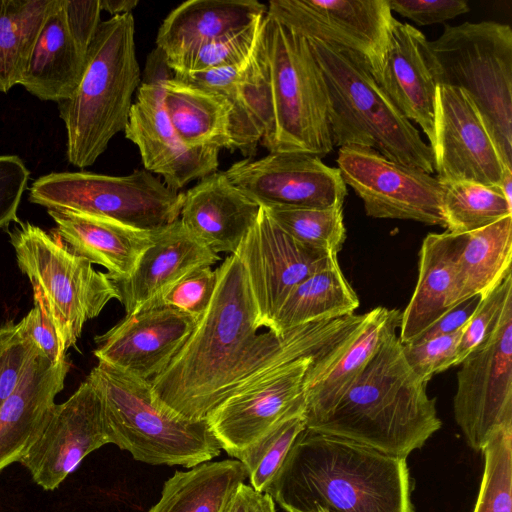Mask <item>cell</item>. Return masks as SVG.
Wrapping results in <instances>:
<instances>
[{
	"label": "cell",
	"instance_id": "53",
	"mask_svg": "<svg viewBox=\"0 0 512 512\" xmlns=\"http://www.w3.org/2000/svg\"><path fill=\"white\" fill-rule=\"evenodd\" d=\"M264 512H276L275 503L270 505Z\"/></svg>",
	"mask_w": 512,
	"mask_h": 512
},
{
	"label": "cell",
	"instance_id": "22",
	"mask_svg": "<svg viewBox=\"0 0 512 512\" xmlns=\"http://www.w3.org/2000/svg\"><path fill=\"white\" fill-rule=\"evenodd\" d=\"M401 313L376 307L328 352L315 359L303 381L308 427L325 416L362 374L384 339L397 332Z\"/></svg>",
	"mask_w": 512,
	"mask_h": 512
},
{
	"label": "cell",
	"instance_id": "43",
	"mask_svg": "<svg viewBox=\"0 0 512 512\" xmlns=\"http://www.w3.org/2000/svg\"><path fill=\"white\" fill-rule=\"evenodd\" d=\"M463 328L451 334L402 344L407 363L422 382L427 384L435 374L456 366Z\"/></svg>",
	"mask_w": 512,
	"mask_h": 512
},
{
	"label": "cell",
	"instance_id": "7",
	"mask_svg": "<svg viewBox=\"0 0 512 512\" xmlns=\"http://www.w3.org/2000/svg\"><path fill=\"white\" fill-rule=\"evenodd\" d=\"M21 272L29 279L38 306L51 323L62 355L75 345L84 324L109 301L120 300L116 283L74 253L56 233L31 222H17L9 232Z\"/></svg>",
	"mask_w": 512,
	"mask_h": 512
},
{
	"label": "cell",
	"instance_id": "52",
	"mask_svg": "<svg viewBox=\"0 0 512 512\" xmlns=\"http://www.w3.org/2000/svg\"><path fill=\"white\" fill-rule=\"evenodd\" d=\"M313 512H333V511L328 510L326 508L317 507V508H315V510Z\"/></svg>",
	"mask_w": 512,
	"mask_h": 512
},
{
	"label": "cell",
	"instance_id": "4",
	"mask_svg": "<svg viewBox=\"0 0 512 512\" xmlns=\"http://www.w3.org/2000/svg\"><path fill=\"white\" fill-rule=\"evenodd\" d=\"M135 48L131 13L101 21L77 88L58 103L67 132V158L74 166H91L124 131L133 93L141 84Z\"/></svg>",
	"mask_w": 512,
	"mask_h": 512
},
{
	"label": "cell",
	"instance_id": "35",
	"mask_svg": "<svg viewBox=\"0 0 512 512\" xmlns=\"http://www.w3.org/2000/svg\"><path fill=\"white\" fill-rule=\"evenodd\" d=\"M57 0H0V92L20 84L41 28Z\"/></svg>",
	"mask_w": 512,
	"mask_h": 512
},
{
	"label": "cell",
	"instance_id": "1",
	"mask_svg": "<svg viewBox=\"0 0 512 512\" xmlns=\"http://www.w3.org/2000/svg\"><path fill=\"white\" fill-rule=\"evenodd\" d=\"M212 301L169 366L150 381L155 401L189 420H205L226 399L291 362L320 357L364 318L352 314L278 335L258 332L246 272L231 254L217 268Z\"/></svg>",
	"mask_w": 512,
	"mask_h": 512
},
{
	"label": "cell",
	"instance_id": "25",
	"mask_svg": "<svg viewBox=\"0 0 512 512\" xmlns=\"http://www.w3.org/2000/svg\"><path fill=\"white\" fill-rule=\"evenodd\" d=\"M260 205L215 171L183 193L179 220L214 253H235L257 219Z\"/></svg>",
	"mask_w": 512,
	"mask_h": 512
},
{
	"label": "cell",
	"instance_id": "19",
	"mask_svg": "<svg viewBox=\"0 0 512 512\" xmlns=\"http://www.w3.org/2000/svg\"><path fill=\"white\" fill-rule=\"evenodd\" d=\"M163 79L140 84L124 133L137 146L144 169L162 176L169 188L179 191L217 171L220 149L189 148L182 143L164 107Z\"/></svg>",
	"mask_w": 512,
	"mask_h": 512
},
{
	"label": "cell",
	"instance_id": "13",
	"mask_svg": "<svg viewBox=\"0 0 512 512\" xmlns=\"http://www.w3.org/2000/svg\"><path fill=\"white\" fill-rule=\"evenodd\" d=\"M234 255L246 272L257 323L269 331L290 292L310 275L338 261L337 255L314 250L293 239L263 206Z\"/></svg>",
	"mask_w": 512,
	"mask_h": 512
},
{
	"label": "cell",
	"instance_id": "37",
	"mask_svg": "<svg viewBox=\"0 0 512 512\" xmlns=\"http://www.w3.org/2000/svg\"><path fill=\"white\" fill-rule=\"evenodd\" d=\"M304 396L235 458L246 468L251 487L266 493L298 435L305 430Z\"/></svg>",
	"mask_w": 512,
	"mask_h": 512
},
{
	"label": "cell",
	"instance_id": "31",
	"mask_svg": "<svg viewBox=\"0 0 512 512\" xmlns=\"http://www.w3.org/2000/svg\"><path fill=\"white\" fill-rule=\"evenodd\" d=\"M163 102L184 145L230 150V108L223 97L173 76L163 79Z\"/></svg>",
	"mask_w": 512,
	"mask_h": 512
},
{
	"label": "cell",
	"instance_id": "14",
	"mask_svg": "<svg viewBox=\"0 0 512 512\" xmlns=\"http://www.w3.org/2000/svg\"><path fill=\"white\" fill-rule=\"evenodd\" d=\"M266 13L307 39L363 58L374 76L394 18L388 0H272Z\"/></svg>",
	"mask_w": 512,
	"mask_h": 512
},
{
	"label": "cell",
	"instance_id": "8",
	"mask_svg": "<svg viewBox=\"0 0 512 512\" xmlns=\"http://www.w3.org/2000/svg\"><path fill=\"white\" fill-rule=\"evenodd\" d=\"M262 37L273 110L272 130L263 145L269 152L325 157L334 146L328 93L308 39L267 13Z\"/></svg>",
	"mask_w": 512,
	"mask_h": 512
},
{
	"label": "cell",
	"instance_id": "29",
	"mask_svg": "<svg viewBox=\"0 0 512 512\" xmlns=\"http://www.w3.org/2000/svg\"><path fill=\"white\" fill-rule=\"evenodd\" d=\"M56 234L77 255L107 269L115 282L126 280L152 243V232L118 221L68 210H47Z\"/></svg>",
	"mask_w": 512,
	"mask_h": 512
},
{
	"label": "cell",
	"instance_id": "41",
	"mask_svg": "<svg viewBox=\"0 0 512 512\" xmlns=\"http://www.w3.org/2000/svg\"><path fill=\"white\" fill-rule=\"evenodd\" d=\"M510 298H512V272L482 297L476 311L464 326L457 347L456 365H460L484 341Z\"/></svg>",
	"mask_w": 512,
	"mask_h": 512
},
{
	"label": "cell",
	"instance_id": "45",
	"mask_svg": "<svg viewBox=\"0 0 512 512\" xmlns=\"http://www.w3.org/2000/svg\"><path fill=\"white\" fill-rule=\"evenodd\" d=\"M30 171L17 155H0V229L19 222L17 211Z\"/></svg>",
	"mask_w": 512,
	"mask_h": 512
},
{
	"label": "cell",
	"instance_id": "24",
	"mask_svg": "<svg viewBox=\"0 0 512 512\" xmlns=\"http://www.w3.org/2000/svg\"><path fill=\"white\" fill-rule=\"evenodd\" d=\"M221 260L180 222L152 232L133 273L116 283L126 314L156 307L165 291L190 271Z\"/></svg>",
	"mask_w": 512,
	"mask_h": 512
},
{
	"label": "cell",
	"instance_id": "33",
	"mask_svg": "<svg viewBox=\"0 0 512 512\" xmlns=\"http://www.w3.org/2000/svg\"><path fill=\"white\" fill-rule=\"evenodd\" d=\"M512 216L462 233L457 259L458 303L485 296L511 271Z\"/></svg>",
	"mask_w": 512,
	"mask_h": 512
},
{
	"label": "cell",
	"instance_id": "30",
	"mask_svg": "<svg viewBox=\"0 0 512 512\" xmlns=\"http://www.w3.org/2000/svg\"><path fill=\"white\" fill-rule=\"evenodd\" d=\"M256 0H190L173 9L162 22L156 45L165 64L201 46L238 31L266 14Z\"/></svg>",
	"mask_w": 512,
	"mask_h": 512
},
{
	"label": "cell",
	"instance_id": "49",
	"mask_svg": "<svg viewBox=\"0 0 512 512\" xmlns=\"http://www.w3.org/2000/svg\"><path fill=\"white\" fill-rule=\"evenodd\" d=\"M275 501L267 493H260L251 486L240 484L225 512H264Z\"/></svg>",
	"mask_w": 512,
	"mask_h": 512
},
{
	"label": "cell",
	"instance_id": "51",
	"mask_svg": "<svg viewBox=\"0 0 512 512\" xmlns=\"http://www.w3.org/2000/svg\"><path fill=\"white\" fill-rule=\"evenodd\" d=\"M498 187L508 203L512 204V170L505 172Z\"/></svg>",
	"mask_w": 512,
	"mask_h": 512
},
{
	"label": "cell",
	"instance_id": "36",
	"mask_svg": "<svg viewBox=\"0 0 512 512\" xmlns=\"http://www.w3.org/2000/svg\"><path fill=\"white\" fill-rule=\"evenodd\" d=\"M443 184L445 228L450 233L471 232L512 216V204L508 203L498 186L489 187L470 181Z\"/></svg>",
	"mask_w": 512,
	"mask_h": 512
},
{
	"label": "cell",
	"instance_id": "34",
	"mask_svg": "<svg viewBox=\"0 0 512 512\" xmlns=\"http://www.w3.org/2000/svg\"><path fill=\"white\" fill-rule=\"evenodd\" d=\"M359 299L338 261L299 283L281 305L272 332L281 335L297 326L354 314Z\"/></svg>",
	"mask_w": 512,
	"mask_h": 512
},
{
	"label": "cell",
	"instance_id": "42",
	"mask_svg": "<svg viewBox=\"0 0 512 512\" xmlns=\"http://www.w3.org/2000/svg\"><path fill=\"white\" fill-rule=\"evenodd\" d=\"M217 281V269L196 268L170 286L156 307L169 306L199 320L212 301Z\"/></svg>",
	"mask_w": 512,
	"mask_h": 512
},
{
	"label": "cell",
	"instance_id": "38",
	"mask_svg": "<svg viewBox=\"0 0 512 512\" xmlns=\"http://www.w3.org/2000/svg\"><path fill=\"white\" fill-rule=\"evenodd\" d=\"M265 209L283 231L301 244L330 255H338L342 249L346 240L343 206Z\"/></svg>",
	"mask_w": 512,
	"mask_h": 512
},
{
	"label": "cell",
	"instance_id": "5",
	"mask_svg": "<svg viewBox=\"0 0 512 512\" xmlns=\"http://www.w3.org/2000/svg\"><path fill=\"white\" fill-rule=\"evenodd\" d=\"M323 73L333 145L370 148L393 162L434 173L431 147L356 54L308 39Z\"/></svg>",
	"mask_w": 512,
	"mask_h": 512
},
{
	"label": "cell",
	"instance_id": "32",
	"mask_svg": "<svg viewBox=\"0 0 512 512\" xmlns=\"http://www.w3.org/2000/svg\"><path fill=\"white\" fill-rule=\"evenodd\" d=\"M246 478V468L237 459L209 461L185 472L176 471L148 512H225Z\"/></svg>",
	"mask_w": 512,
	"mask_h": 512
},
{
	"label": "cell",
	"instance_id": "12",
	"mask_svg": "<svg viewBox=\"0 0 512 512\" xmlns=\"http://www.w3.org/2000/svg\"><path fill=\"white\" fill-rule=\"evenodd\" d=\"M337 164L345 184L362 199L368 216L446 227L444 184L436 176L356 146L340 147Z\"/></svg>",
	"mask_w": 512,
	"mask_h": 512
},
{
	"label": "cell",
	"instance_id": "17",
	"mask_svg": "<svg viewBox=\"0 0 512 512\" xmlns=\"http://www.w3.org/2000/svg\"><path fill=\"white\" fill-rule=\"evenodd\" d=\"M100 398L85 380L52 413L21 463L33 481L52 491L75 471L91 452L109 444Z\"/></svg>",
	"mask_w": 512,
	"mask_h": 512
},
{
	"label": "cell",
	"instance_id": "9",
	"mask_svg": "<svg viewBox=\"0 0 512 512\" xmlns=\"http://www.w3.org/2000/svg\"><path fill=\"white\" fill-rule=\"evenodd\" d=\"M437 83L463 90L512 169V29L495 21L444 25L429 41Z\"/></svg>",
	"mask_w": 512,
	"mask_h": 512
},
{
	"label": "cell",
	"instance_id": "16",
	"mask_svg": "<svg viewBox=\"0 0 512 512\" xmlns=\"http://www.w3.org/2000/svg\"><path fill=\"white\" fill-rule=\"evenodd\" d=\"M434 172L441 183L470 181L497 187L505 166L482 117L461 89L436 87Z\"/></svg>",
	"mask_w": 512,
	"mask_h": 512
},
{
	"label": "cell",
	"instance_id": "3",
	"mask_svg": "<svg viewBox=\"0 0 512 512\" xmlns=\"http://www.w3.org/2000/svg\"><path fill=\"white\" fill-rule=\"evenodd\" d=\"M402 346L397 332L388 335L338 403L306 428L401 458L421 448L442 422Z\"/></svg>",
	"mask_w": 512,
	"mask_h": 512
},
{
	"label": "cell",
	"instance_id": "39",
	"mask_svg": "<svg viewBox=\"0 0 512 512\" xmlns=\"http://www.w3.org/2000/svg\"><path fill=\"white\" fill-rule=\"evenodd\" d=\"M481 452L483 475L473 512H512V423L497 429Z\"/></svg>",
	"mask_w": 512,
	"mask_h": 512
},
{
	"label": "cell",
	"instance_id": "2",
	"mask_svg": "<svg viewBox=\"0 0 512 512\" xmlns=\"http://www.w3.org/2000/svg\"><path fill=\"white\" fill-rule=\"evenodd\" d=\"M406 459L305 428L266 493L287 512H414Z\"/></svg>",
	"mask_w": 512,
	"mask_h": 512
},
{
	"label": "cell",
	"instance_id": "28",
	"mask_svg": "<svg viewBox=\"0 0 512 512\" xmlns=\"http://www.w3.org/2000/svg\"><path fill=\"white\" fill-rule=\"evenodd\" d=\"M90 45L70 26L64 0H57L41 28L20 85L44 101L59 103L69 98L82 78Z\"/></svg>",
	"mask_w": 512,
	"mask_h": 512
},
{
	"label": "cell",
	"instance_id": "40",
	"mask_svg": "<svg viewBox=\"0 0 512 512\" xmlns=\"http://www.w3.org/2000/svg\"><path fill=\"white\" fill-rule=\"evenodd\" d=\"M265 15L248 26L205 44L169 63L174 74H193L243 62L260 34Z\"/></svg>",
	"mask_w": 512,
	"mask_h": 512
},
{
	"label": "cell",
	"instance_id": "46",
	"mask_svg": "<svg viewBox=\"0 0 512 512\" xmlns=\"http://www.w3.org/2000/svg\"><path fill=\"white\" fill-rule=\"evenodd\" d=\"M391 11L418 25H432L467 13L470 8L464 0H388Z\"/></svg>",
	"mask_w": 512,
	"mask_h": 512
},
{
	"label": "cell",
	"instance_id": "50",
	"mask_svg": "<svg viewBox=\"0 0 512 512\" xmlns=\"http://www.w3.org/2000/svg\"><path fill=\"white\" fill-rule=\"evenodd\" d=\"M138 4V0H100L101 9L112 16L131 13Z\"/></svg>",
	"mask_w": 512,
	"mask_h": 512
},
{
	"label": "cell",
	"instance_id": "10",
	"mask_svg": "<svg viewBox=\"0 0 512 512\" xmlns=\"http://www.w3.org/2000/svg\"><path fill=\"white\" fill-rule=\"evenodd\" d=\"M183 193L151 172L123 176L92 172H52L36 179L29 201L47 210H68L106 217L155 231L179 219Z\"/></svg>",
	"mask_w": 512,
	"mask_h": 512
},
{
	"label": "cell",
	"instance_id": "44",
	"mask_svg": "<svg viewBox=\"0 0 512 512\" xmlns=\"http://www.w3.org/2000/svg\"><path fill=\"white\" fill-rule=\"evenodd\" d=\"M36 351L18 323L7 321L0 326V407L16 389Z\"/></svg>",
	"mask_w": 512,
	"mask_h": 512
},
{
	"label": "cell",
	"instance_id": "18",
	"mask_svg": "<svg viewBox=\"0 0 512 512\" xmlns=\"http://www.w3.org/2000/svg\"><path fill=\"white\" fill-rule=\"evenodd\" d=\"M198 319L169 306L142 309L94 340V356L118 371L151 381L171 363Z\"/></svg>",
	"mask_w": 512,
	"mask_h": 512
},
{
	"label": "cell",
	"instance_id": "11",
	"mask_svg": "<svg viewBox=\"0 0 512 512\" xmlns=\"http://www.w3.org/2000/svg\"><path fill=\"white\" fill-rule=\"evenodd\" d=\"M460 365L454 418L467 445L482 451L497 429L512 423V298Z\"/></svg>",
	"mask_w": 512,
	"mask_h": 512
},
{
	"label": "cell",
	"instance_id": "21",
	"mask_svg": "<svg viewBox=\"0 0 512 512\" xmlns=\"http://www.w3.org/2000/svg\"><path fill=\"white\" fill-rule=\"evenodd\" d=\"M319 357L299 358L222 402L207 418L222 450L236 457L302 397L303 381Z\"/></svg>",
	"mask_w": 512,
	"mask_h": 512
},
{
	"label": "cell",
	"instance_id": "15",
	"mask_svg": "<svg viewBox=\"0 0 512 512\" xmlns=\"http://www.w3.org/2000/svg\"><path fill=\"white\" fill-rule=\"evenodd\" d=\"M228 179L265 208L343 206L347 188L338 168L321 158L294 152H269L244 159L226 171Z\"/></svg>",
	"mask_w": 512,
	"mask_h": 512
},
{
	"label": "cell",
	"instance_id": "26",
	"mask_svg": "<svg viewBox=\"0 0 512 512\" xmlns=\"http://www.w3.org/2000/svg\"><path fill=\"white\" fill-rule=\"evenodd\" d=\"M70 369L67 357L52 364L38 351L14 392L0 407V472L19 462L45 427Z\"/></svg>",
	"mask_w": 512,
	"mask_h": 512
},
{
	"label": "cell",
	"instance_id": "27",
	"mask_svg": "<svg viewBox=\"0 0 512 512\" xmlns=\"http://www.w3.org/2000/svg\"><path fill=\"white\" fill-rule=\"evenodd\" d=\"M462 234L429 233L419 251L418 280L400 316L402 344L415 341L458 303L457 259Z\"/></svg>",
	"mask_w": 512,
	"mask_h": 512
},
{
	"label": "cell",
	"instance_id": "23",
	"mask_svg": "<svg viewBox=\"0 0 512 512\" xmlns=\"http://www.w3.org/2000/svg\"><path fill=\"white\" fill-rule=\"evenodd\" d=\"M374 77L403 116L420 126L431 147L438 83L426 36L393 18L382 64Z\"/></svg>",
	"mask_w": 512,
	"mask_h": 512
},
{
	"label": "cell",
	"instance_id": "6",
	"mask_svg": "<svg viewBox=\"0 0 512 512\" xmlns=\"http://www.w3.org/2000/svg\"><path fill=\"white\" fill-rule=\"evenodd\" d=\"M95 388L112 444L150 465L192 468L222 447L208 420H189L160 406L150 381L98 363L86 378Z\"/></svg>",
	"mask_w": 512,
	"mask_h": 512
},
{
	"label": "cell",
	"instance_id": "48",
	"mask_svg": "<svg viewBox=\"0 0 512 512\" xmlns=\"http://www.w3.org/2000/svg\"><path fill=\"white\" fill-rule=\"evenodd\" d=\"M482 299L475 295L453 307L415 341L454 333L462 329L476 311ZM414 342V341H413Z\"/></svg>",
	"mask_w": 512,
	"mask_h": 512
},
{
	"label": "cell",
	"instance_id": "20",
	"mask_svg": "<svg viewBox=\"0 0 512 512\" xmlns=\"http://www.w3.org/2000/svg\"><path fill=\"white\" fill-rule=\"evenodd\" d=\"M262 28L252 51L240 64L193 74H174L180 80L225 99L230 108V150H238L243 155H252L273 126L270 76Z\"/></svg>",
	"mask_w": 512,
	"mask_h": 512
},
{
	"label": "cell",
	"instance_id": "47",
	"mask_svg": "<svg viewBox=\"0 0 512 512\" xmlns=\"http://www.w3.org/2000/svg\"><path fill=\"white\" fill-rule=\"evenodd\" d=\"M18 325L23 337L52 364H57L66 357L60 352L54 328L38 306H34Z\"/></svg>",
	"mask_w": 512,
	"mask_h": 512
}]
</instances>
